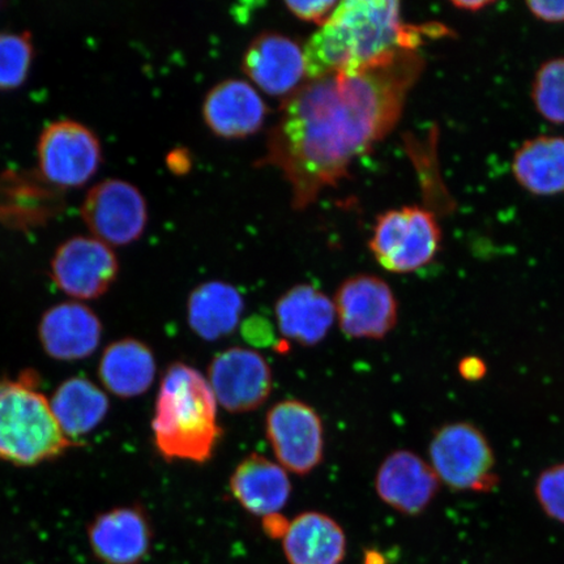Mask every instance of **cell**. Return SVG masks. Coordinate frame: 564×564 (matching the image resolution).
<instances>
[{
	"label": "cell",
	"instance_id": "6da1fadb",
	"mask_svg": "<svg viewBox=\"0 0 564 564\" xmlns=\"http://www.w3.org/2000/svg\"><path fill=\"white\" fill-rule=\"evenodd\" d=\"M425 66L419 51L406 48L308 79L282 102L258 165L279 169L291 186L293 208H307L394 129Z\"/></svg>",
	"mask_w": 564,
	"mask_h": 564
},
{
	"label": "cell",
	"instance_id": "7a4b0ae2",
	"mask_svg": "<svg viewBox=\"0 0 564 564\" xmlns=\"http://www.w3.org/2000/svg\"><path fill=\"white\" fill-rule=\"evenodd\" d=\"M419 26L404 24L400 3L348 0L338 3L303 46L308 79L356 69L399 51H419Z\"/></svg>",
	"mask_w": 564,
	"mask_h": 564
},
{
	"label": "cell",
	"instance_id": "3957f363",
	"mask_svg": "<svg viewBox=\"0 0 564 564\" xmlns=\"http://www.w3.org/2000/svg\"><path fill=\"white\" fill-rule=\"evenodd\" d=\"M152 433L166 462L204 464L214 456L223 429L208 379L193 366L174 362L161 379Z\"/></svg>",
	"mask_w": 564,
	"mask_h": 564
},
{
	"label": "cell",
	"instance_id": "277c9868",
	"mask_svg": "<svg viewBox=\"0 0 564 564\" xmlns=\"http://www.w3.org/2000/svg\"><path fill=\"white\" fill-rule=\"evenodd\" d=\"M74 446L44 393L25 379H0V462L35 467Z\"/></svg>",
	"mask_w": 564,
	"mask_h": 564
},
{
	"label": "cell",
	"instance_id": "5b68a950",
	"mask_svg": "<svg viewBox=\"0 0 564 564\" xmlns=\"http://www.w3.org/2000/svg\"><path fill=\"white\" fill-rule=\"evenodd\" d=\"M429 457L441 484L451 490L484 492L498 485L496 455L474 423L451 422L436 430Z\"/></svg>",
	"mask_w": 564,
	"mask_h": 564
},
{
	"label": "cell",
	"instance_id": "8992f818",
	"mask_svg": "<svg viewBox=\"0 0 564 564\" xmlns=\"http://www.w3.org/2000/svg\"><path fill=\"white\" fill-rule=\"evenodd\" d=\"M35 171L67 193L87 185L100 171L104 152L97 133L76 119L62 118L41 131L35 145Z\"/></svg>",
	"mask_w": 564,
	"mask_h": 564
},
{
	"label": "cell",
	"instance_id": "52a82bcc",
	"mask_svg": "<svg viewBox=\"0 0 564 564\" xmlns=\"http://www.w3.org/2000/svg\"><path fill=\"white\" fill-rule=\"evenodd\" d=\"M441 242L442 231L432 212L404 207L378 217L369 247L384 270L412 273L433 262Z\"/></svg>",
	"mask_w": 564,
	"mask_h": 564
},
{
	"label": "cell",
	"instance_id": "ba28073f",
	"mask_svg": "<svg viewBox=\"0 0 564 564\" xmlns=\"http://www.w3.org/2000/svg\"><path fill=\"white\" fill-rule=\"evenodd\" d=\"M88 235L115 247L139 241L148 224L145 196L133 183L106 178L89 189L80 206Z\"/></svg>",
	"mask_w": 564,
	"mask_h": 564
},
{
	"label": "cell",
	"instance_id": "9c48e42d",
	"mask_svg": "<svg viewBox=\"0 0 564 564\" xmlns=\"http://www.w3.org/2000/svg\"><path fill=\"white\" fill-rule=\"evenodd\" d=\"M119 259L111 246L90 235L69 237L54 252L51 276L73 301L102 297L115 285Z\"/></svg>",
	"mask_w": 564,
	"mask_h": 564
},
{
	"label": "cell",
	"instance_id": "30bf717a",
	"mask_svg": "<svg viewBox=\"0 0 564 564\" xmlns=\"http://www.w3.org/2000/svg\"><path fill=\"white\" fill-rule=\"evenodd\" d=\"M265 433L285 470L307 476L323 462V422L313 406L300 400L280 401L267 413Z\"/></svg>",
	"mask_w": 564,
	"mask_h": 564
},
{
	"label": "cell",
	"instance_id": "8fae6325",
	"mask_svg": "<svg viewBox=\"0 0 564 564\" xmlns=\"http://www.w3.org/2000/svg\"><path fill=\"white\" fill-rule=\"evenodd\" d=\"M338 327L350 338L382 340L397 327L399 303L390 285L373 274H356L337 288Z\"/></svg>",
	"mask_w": 564,
	"mask_h": 564
},
{
	"label": "cell",
	"instance_id": "7c38bea8",
	"mask_svg": "<svg viewBox=\"0 0 564 564\" xmlns=\"http://www.w3.org/2000/svg\"><path fill=\"white\" fill-rule=\"evenodd\" d=\"M207 379L217 404L230 413L257 411L273 390L270 364L249 348L232 347L217 352L208 366Z\"/></svg>",
	"mask_w": 564,
	"mask_h": 564
},
{
	"label": "cell",
	"instance_id": "4fadbf2b",
	"mask_svg": "<svg viewBox=\"0 0 564 564\" xmlns=\"http://www.w3.org/2000/svg\"><path fill=\"white\" fill-rule=\"evenodd\" d=\"M66 209V193L35 169L10 167L0 173V225L13 231L47 227Z\"/></svg>",
	"mask_w": 564,
	"mask_h": 564
},
{
	"label": "cell",
	"instance_id": "5bb4252c",
	"mask_svg": "<svg viewBox=\"0 0 564 564\" xmlns=\"http://www.w3.org/2000/svg\"><path fill=\"white\" fill-rule=\"evenodd\" d=\"M91 554L101 564H141L152 547V525L139 506L105 511L87 529Z\"/></svg>",
	"mask_w": 564,
	"mask_h": 564
},
{
	"label": "cell",
	"instance_id": "9a60e30c",
	"mask_svg": "<svg viewBox=\"0 0 564 564\" xmlns=\"http://www.w3.org/2000/svg\"><path fill=\"white\" fill-rule=\"evenodd\" d=\"M243 73L267 95L289 97L306 77L305 53L297 41L278 32H263L247 46Z\"/></svg>",
	"mask_w": 564,
	"mask_h": 564
},
{
	"label": "cell",
	"instance_id": "2e32d148",
	"mask_svg": "<svg viewBox=\"0 0 564 564\" xmlns=\"http://www.w3.org/2000/svg\"><path fill=\"white\" fill-rule=\"evenodd\" d=\"M440 485L432 465L409 449L388 455L376 477L378 497L406 517H417L426 511L438 494Z\"/></svg>",
	"mask_w": 564,
	"mask_h": 564
},
{
	"label": "cell",
	"instance_id": "e0dca14e",
	"mask_svg": "<svg viewBox=\"0 0 564 564\" xmlns=\"http://www.w3.org/2000/svg\"><path fill=\"white\" fill-rule=\"evenodd\" d=\"M39 338L42 349L56 361H82L100 347L102 323L83 302H61L42 314Z\"/></svg>",
	"mask_w": 564,
	"mask_h": 564
},
{
	"label": "cell",
	"instance_id": "ac0fdd59",
	"mask_svg": "<svg viewBox=\"0 0 564 564\" xmlns=\"http://www.w3.org/2000/svg\"><path fill=\"white\" fill-rule=\"evenodd\" d=\"M203 118L218 138L243 139L264 124L267 105L250 83L229 79L218 83L203 102Z\"/></svg>",
	"mask_w": 564,
	"mask_h": 564
},
{
	"label": "cell",
	"instance_id": "d6986e66",
	"mask_svg": "<svg viewBox=\"0 0 564 564\" xmlns=\"http://www.w3.org/2000/svg\"><path fill=\"white\" fill-rule=\"evenodd\" d=\"M274 316L281 335L288 340L302 347H315L333 328L336 312L327 294L314 285L299 284L281 295Z\"/></svg>",
	"mask_w": 564,
	"mask_h": 564
},
{
	"label": "cell",
	"instance_id": "ffe728a7",
	"mask_svg": "<svg viewBox=\"0 0 564 564\" xmlns=\"http://www.w3.org/2000/svg\"><path fill=\"white\" fill-rule=\"evenodd\" d=\"M229 485L239 505L260 518L280 513L292 494L286 470L279 463L259 454L246 456L237 465Z\"/></svg>",
	"mask_w": 564,
	"mask_h": 564
},
{
	"label": "cell",
	"instance_id": "44dd1931",
	"mask_svg": "<svg viewBox=\"0 0 564 564\" xmlns=\"http://www.w3.org/2000/svg\"><path fill=\"white\" fill-rule=\"evenodd\" d=\"M156 371L153 350L132 337L111 343L98 362V378L104 390L119 399L144 394L154 383Z\"/></svg>",
	"mask_w": 564,
	"mask_h": 564
},
{
	"label": "cell",
	"instance_id": "7402d4cb",
	"mask_svg": "<svg viewBox=\"0 0 564 564\" xmlns=\"http://www.w3.org/2000/svg\"><path fill=\"white\" fill-rule=\"evenodd\" d=\"M282 547L291 564H341L347 535L328 514L308 511L289 523Z\"/></svg>",
	"mask_w": 564,
	"mask_h": 564
},
{
	"label": "cell",
	"instance_id": "603a6c76",
	"mask_svg": "<svg viewBox=\"0 0 564 564\" xmlns=\"http://www.w3.org/2000/svg\"><path fill=\"white\" fill-rule=\"evenodd\" d=\"M243 312V295L225 281L203 282L187 301L188 326L206 341L221 340L235 333Z\"/></svg>",
	"mask_w": 564,
	"mask_h": 564
},
{
	"label": "cell",
	"instance_id": "cb8c5ba5",
	"mask_svg": "<svg viewBox=\"0 0 564 564\" xmlns=\"http://www.w3.org/2000/svg\"><path fill=\"white\" fill-rule=\"evenodd\" d=\"M52 411L70 442L94 432L108 417V394L86 377H70L56 388ZM75 443V442H74Z\"/></svg>",
	"mask_w": 564,
	"mask_h": 564
},
{
	"label": "cell",
	"instance_id": "d4e9b609",
	"mask_svg": "<svg viewBox=\"0 0 564 564\" xmlns=\"http://www.w3.org/2000/svg\"><path fill=\"white\" fill-rule=\"evenodd\" d=\"M512 173L519 185L538 196L564 193V139L539 137L514 153Z\"/></svg>",
	"mask_w": 564,
	"mask_h": 564
},
{
	"label": "cell",
	"instance_id": "484cf974",
	"mask_svg": "<svg viewBox=\"0 0 564 564\" xmlns=\"http://www.w3.org/2000/svg\"><path fill=\"white\" fill-rule=\"evenodd\" d=\"M34 56L30 31H0V91L24 86L31 75Z\"/></svg>",
	"mask_w": 564,
	"mask_h": 564
},
{
	"label": "cell",
	"instance_id": "4316f807",
	"mask_svg": "<svg viewBox=\"0 0 564 564\" xmlns=\"http://www.w3.org/2000/svg\"><path fill=\"white\" fill-rule=\"evenodd\" d=\"M532 98L535 110L554 124H564V58L550 59L534 76Z\"/></svg>",
	"mask_w": 564,
	"mask_h": 564
},
{
	"label": "cell",
	"instance_id": "83f0119b",
	"mask_svg": "<svg viewBox=\"0 0 564 564\" xmlns=\"http://www.w3.org/2000/svg\"><path fill=\"white\" fill-rule=\"evenodd\" d=\"M534 494L547 517L564 524V463L541 471Z\"/></svg>",
	"mask_w": 564,
	"mask_h": 564
},
{
	"label": "cell",
	"instance_id": "f1b7e54d",
	"mask_svg": "<svg viewBox=\"0 0 564 564\" xmlns=\"http://www.w3.org/2000/svg\"><path fill=\"white\" fill-rule=\"evenodd\" d=\"M336 0H317V2H286L288 10L293 13L295 18L308 23H319L321 25L326 21L330 13L337 7Z\"/></svg>",
	"mask_w": 564,
	"mask_h": 564
},
{
	"label": "cell",
	"instance_id": "f546056e",
	"mask_svg": "<svg viewBox=\"0 0 564 564\" xmlns=\"http://www.w3.org/2000/svg\"><path fill=\"white\" fill-rule=\"evenodd\" d=\"M242 334L247 341L258 347H267L273 338L271 323L260 316H252L243 322Z\"/></svg>",
	"mask_w": 564,
	"mask_h": 564
},
{
	"label": "cell",
	"instance_id": "4dcf8cb0",
	"mask_svg": "<svg viewBox=\"0 0 564 564\" xmlns=\"http://www.w3.org/2000/svg\"><path fill=\"white\" fill-rule=\"evenodd\" d=\"M528 10L535 19L545 23H564V2H528Z\"/></svg>",
	"mask_w": 564,
	"mask_h": 564
},
{
	"label": "cell",
	"instance_id": "1f68e13d",
	"mask_svg": "<svg viewBox=\"0 0 564 564\" xmlns=\"http://www.w3.org/2000/svg\"><path fill=\"white\" fill-rule=\"evenodd\" d=\"M458 373L467 382H479L488 373V365L478 356L464 357L458 364Z\"/></svg>",
	"mask_w": 564,
	"mask_h": 564
},
{
	"label": "cell",
	"instance_id": "d6a6232c",
	"mask_svg": "<svg viewBox=\"0 0 564 564\" xmlns=\"http://www.w3.org/2000/svg\"><path fill=\"white\" fill-rule=\"evenodd\" d=\"M264 532L271 535L272 539H282L288 531L289 523L281 513L270 514V517L263 518Z\"/></svg>",
	"mask_w": 564,
	"mask_h": 564
},
{
	"label": "cell",
	"instance_id": "836d02e7",
	"mask_svg": "<svg viewBox=\"0 0 564 564\" xmlns=\"http://www.w3.org/2000/svg\"><path fill=\"white\" fill-rule=\"evenodd\" d=\"M492 2H488V0H460V2H453V6L456 7L457 10L467 11V12H478L486 9V7H490Z\"/></svg>",
	"mask_w": 564,
	"mask_h": 564
},
{
	"label": "cell",
	"instance_id": "e575fe53",
	"mask_svg": "<svg viewBox=\"0 0 564 564\" xmlns=\"http://www.w3.org/2000/svg\"><path fill=\"white\" fill-rule=\"evenodd\" d=\"M364 564H386V560L377 550H368V552L365 553Z\"/></svg>",
	"mask_w": 564,
	"mask_h": 564
}]
</instances>
